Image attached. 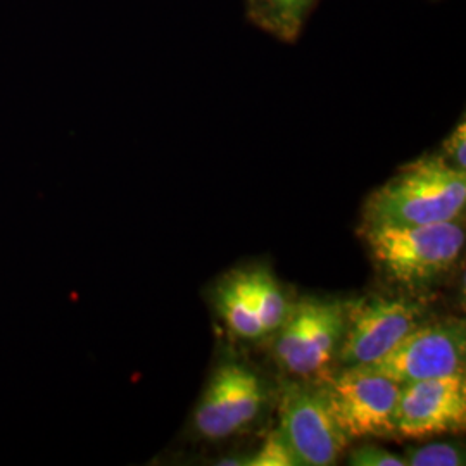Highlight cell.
Wrapping results in <instances>:
<instances>
[{
	"mask_svg": "<svg viewBox=\"0 0 466 466\" xmlns=\"http://www.w3.org/2000/svg\"><path fill=\"white\" fill-rule=\"evenodd\" d=\"M466 204V171L441 154L400 167L365 204V225H433L460 219Z\"/></svg>",
	"mask_w": 466,
	"mask_h": 466,
	"instance_id": "6da1fadb",
	"label": "cell"
},
{
	"mask_svg": "<svg viewBox=\"0 0 466 466\" xmlns=\"http://www.w3.org/2000/svg\"><path fill=\"white\" fill-rule=\"evenodd\" d=\"M377 269L389 282L417 287L446 273L465 248L460 219L433 225L361 227Z\"/></svg>",
	"mask_w": 466,
	"mask_h": 466,
	"instance_id": "7a4b0ae2",
	"label": "cell"
},
{
	"mask_svg": "<svg viewBox=\"0 0 466 466\" xmlns=\"http://www.w3.org/2000/svg\"><path fill=\"white\" fill-rule=\"evenodd\" d=\"M344 321V302L339 300L306 298L290 306L273 348L279 365L299 380L325 379L337 358Z\"/></svg>",
	"mask_w": 466,
	"mask_h": 466,
	"instance_id": "3957f363",
	"label": "cell"
},
{
	"mask_svg": "<svg viewBox=\"0 0 466 466\" xmlns=\"http://www.w3.org/2000/svg\"><path fill=\"white\" fill-rule=\"evenodd\" d=\"M329 408L348 441L398 435L396 410L400 383L371 367L344 368L319 380Z\"/></svg>",
	"mask_w": 466,
	"mask_h": 466,
	"instance_id": "277c9868",
	"label": "cell"
},
{
	"mask_svg": "<svg viewBox=\"0 0 466 466\" xmlns=\"http://www.w3.org/2000/svg\"><path fill=\"white\" fill-rule=\"evenodd\" d=\"M344 335L337 358L350 367H370L425 321V308L406 298H365L344 304Z\"/></svg>",
	"mask_w": 466,
	"mask_h": 466,
	"instance_id": "5b68a950",
	"label": "cell"
},
{
	"mask_svg": "<svg viewBox=\"0 0 466 466\" xmlns=\"http://www.w3.org/2000/svg\"><path fill=\"white\" fill-rule=\"evenodd\" d=\"M280 417V429L298 466L333 465L350 442L339 429L319 382L285 383Z\"/></svg>",
	"mask_w": 466,
	"mask_h": 466,
	"instance_id": "8992f818",
	"label": "cell"
},
{
	"mask_svg": "<svg viewBox=\"0 0 466 466\" xmlns=\"http://www.w3.org/2000/svg\"><path fill=\"white\" fill-rule=\"evenodd\" d=\"M466 332L461 319L427 323L408 333L373 370L408 383L465 373Z\"/></svg>",
	"mask_w": 466,
	"mask_h": 466,
	"instance_id": "52a82bcc",
	"label": "cell"
},
{
	"mask_svg": "<svg viewBox=\"0 0 466 466\" xmlns=\"http://www.w3.org/2000/svg\"><path fill=\"white\" fill-rule=\"evenodd\" d=\"M265 404V387L244 365L227 361L215 370L196 410L194 423L206 439H225L250 425Z\"/></svg>",
	"mask_w": 466,
	"mask_h": 466,
	"instance_id": "ba28073f",
	"label": "cell"
},
{
	"mask_svg": "<svg viewBox=\"0 0 466 466\" xmlns=\"http://www.w3.org/2000/svg\"><path fill=\"white\" fill-rule=\"evenodd\" d=\"M396 427L398 435L406 439L463 432L466 427L465 373L400 383Z\"/></svg>",
	"mask_w": 466,
	"mask_h": 466,
	"instance_id": "9c48e42d",
	"label": "cell"
},
{
	"mask_svg": "<svg viewBox=\"0 0 466 466\" xmlns=\"http://www.w3.org/2000/svg\"><path fill=\"white\" fill-rule=\"evenodd\" d=\"M318 0H246L248 16L263 32L292 44Z\"/></svg>",
	"mask_w": 466,
	"mask_h": 466,
	"instance_id": "30bf717a",
	"label": "cell"
},
{
	"mask_svg": "<svg viewBox=\"0 0 466 466\" xmlns=\"http://www.w3.org/2000/svg\"><path fill=\"white\" fill-rule=\"evenodd\" d=\"M218 309L232 332L238 337L259 339L267 335L244 271L233 273V277L219 285Z\"/></svg>",
	"mask_w": 466,
	"mask_h": 466,
	"instance_id": "8fae6325",
	"label": "cell"
},
{
	"mask_svg": "<svg viewBox=\"0 0 466 466\" xmlns=\"http://www.w3.org/2000/svg\"><path fill=\"white\" fill-rule=\"evenodd\" d=\"M244 275L249 283L250 292L256 302V309L261 318L265 333L277 332L290 311V304L287 302L282 287L267 268H256L250 271H244Z\"/></svg>",
	"mask_w": 466,
	"mask_h": 466,
	"instance_id": "7c38bea8",
	"label": "cell"
},
{
	"mask_svg": "<svg viewBox=\"0 0 466 466\" xmlns=\"http://www.w3.org/2000/svg\"><path fill=\"white\" fill-rule=\"evenodd\" d=\"M404 458L406 465L411 466H463L466 463L463 446L454 442H433L415 448Z\"/></svg>",
	"mask_w": 466,
	"mask_h": 466,
	"instance_id": "4fadbf2b",
	"label": "cell"
},
{
	"mask_svg": "<svg viewBox=\"0 0 466 466\" xmlns=\"http://www.w3.org/2000/svg\"><path fill=\"white\" fill-rule=\"evenodd\" d=\"M244 466H298V460L282 429H279L268 435L265 444L246 460Z\"/></svg>",
	"mask_w": 466,
	"mask_h": 466,
	"instance_id": "5bb4252c",
	"label": "cell"
},
{
	"mask_svg": "<svg viewBox=\"0 0 466 466\" xmlns=\"http://www.w3.org/2000/svg\"><path fill=\"white\" fill-rule=\"evenodd\" d=\"M350 463L354 466H406V458L367 444L350 451Z\"/></svg>",
	"mask_w": 466,
	"mask_h": 466,
	"instance_id": "9a60e30c",
	"label": "cell"
},
{
	"mask_svg": "<svg viewBox=\"0 0 466 466\" xmlns=\"http://www.w3.org/2000/svg\"><path fill=\"white\" fill-rule=\"evenodd\" d=\"M441 156L458 169L466 171V125L465 117L454 127L450 137L444 140Z\"/></svg>",
	"mask_w": 466,
	"mask_h": 466,
	"instance_id": "2e32d148",
	"label": "cell"
}]
</instances>
